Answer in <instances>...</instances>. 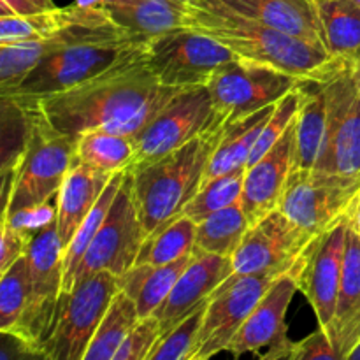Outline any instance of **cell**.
Segmentation results:
<instances>
[{
  "label": "cell",
  "instance_id": "obj_51",
  "mask_svg": "<svg viewBox=\"0 0 360 360\" xmlns=\"http://www.w3.org/2000/svg\"><path fill=\"white\" fill-rule=\"evenodd\" d=\"M311 2H313V4H315V0H311Z\"/></svg>",
  "mask_w": 360,
  "mask_h": 360
},
{
  "label": "cell",
  "instance_id": "obj_43",
  "mask_svg": "<svg viewBox=\"0 0 360 360\" xmlns=\"http://www.w3.org/2000/svg\"><path fill=\"white\" fill-rule=\"evenodd\" d=\"M53 0H0L2 16H28V14L44 13L55 9Z\"/></svg>",
  "mask_w": 360,
  "mask_h": 360
},
{
  "label": "cell",
  "instance_id": "obj_41",
  "mask_svg": "<svg viewBox=\"0 0 360 360\" xmlns=\"http://www.w3.org/2000/svg\"><path fill=\"white\" fill-rule=\"evenodd\" d=\"M2 245H0V274L6 273L18 259L27 255L32 239L20 229L14 227L7 218L2 217Z\"/></svg>",
  "mask_w": 360,
  "mask_h": 360
},
{
  "label": "cell",
  "instance_id": "obj_36",
  "mask_svg": "<svg viewBox=\"0 0 360 360\" xmlns=\"http://www.w3.org/2000/svg\"><path fill=\"white\" fill-rule=\"evenodd\" d=\"M0 333L9 334L20 322L30 295V267L27 255L0 274Z\"/></svg>",
  "mask_w": 360,
  "mask_h": 360
},
{
  "label": "cell",
  "instance_id": "obj_47",
  "mask_svg": "<svg viewBox=\"0 0 360 360\" xmlns=\"http://www.w3.org/2000/svg\"><path fill=\"white\" fill-rule=\"evenodd\" d=\"M350 360H360V343H359V347L355 348L354 352H352V355H350Z\"/></svg>",
  "mask_w": 360,
  "mask_h": 360
},
{
  "label": "cell",
  "instance_id": "obj_21",
  "mask_svg": "<svg viewBox=\"0 0 360 360\" xmlns=\"http://www.w3.org/2000/svg\"><path fill=\"white\" fill-rule=\"evenodd\" d=\"M327 334L341 360H350L352 352L360 343V234L354 217L348 224L340 295Z\"/></svg>",
  "mask_w": 360,
  "mask_h": 360
},
{
  "label": "cell",
  "instance_id": "obj_32",
  "mask_svg": "<svg viewBox=\"0 0 360 360\" xmlns=\"http://www.w3.org/2000/svg\"><path fill=\"white\" fill-rule=\"evenodd\" d=\"M141 315L137 311L136 302L132 301L127 292L118 290L112 297L90 347H88L84 360H112L116 352L120 350L122 343L132 327L139 322Z\"/></svg>",
  "mask_w": 360,
  "mask_h": 360
},
{
  "label": "cell",
  "instance_id": "obj_3",
  "mask_svg": "<svg viewBox=\"0 0 360 360\" xmlns=\"http://www.w3.org/2000/svg\"><path fill=\"white\" fill-rule=\"evenodd\" d=\"M227 122L200 134L153 162L129 169L132 192L146 236L155 234L183 214L200 190L204 174L217 151Z\"/></svg>",
  "mask_w": 360,
  "mask_h": 360
},
{
  "label": "cell",
  "instance_id": "obj_9",
  "mask_svg": "<svg viewBox=\"0 0 360 360\" xmlns=\"http://www.w3.org/2000/svg\"><path fill=\"white\" fill-rule=\"evenodd\" d=\"M238 56L211 35L192 27H181L150 39L144 60L158 83L164 86H207L221 65Z\"/></svg>",
  "mask_w": 360,
  "mask_h": 360
},
{
  "label": "cell",
  "instance_id": "obj_7",
  "mask_svg": "<svg viewBox=\"0 0 360 360\" xmlns=\"http://www.w3.org/2000/svg\"><path fill=\"white\" fill-rule=\"evenodd\" d=\"M320 241L322 238L299 229L278 207L248 229L232 257L234 273L292 276L302 285Z\"/></svg>",
  "mask_w": 360,
  "mask_h": 360
},
{
  "label": "cell",
  "instance_id": "obj_12",
  "mask_svg": "<svg viewBox=\"0 0 360 360\" xmlns=\"http://www.w3.org/2000/svg\"><path fill=\"white\" fill-rule=\"evenodd\" d=\"M224 122L207 86L183 90L137 134L136 158L129 169L157 160Z\"/></svg>",
  "mask_w": 360,
  "mask_h": 360
},
{
  "label": "cell",
  "instance_id": "obj_8",
  "mask_svg": "<svg viewBox=\"0 0 360 360\" xmlns=\"http://www.w3.org/2000/svg\"><path fill=\"white\" fill-rule=\"evenodd\" d=\"M120 290V278L109 271H97L62 292L55 326L39 357L48 360H84L88 347Z\"/></svg>",
  "mask_w": 360,
  "mask_h": 360
},
{
  "label": "cell",
  "instance_id": "obj_46",
  "mask_svg": "<svg viewBox=\"0 0 360 360\" xmlns=\"http://www.w3.org/2000/svg\"><path fill=\"white\" fill-rule=\"evenodd\" d=\"M354 221H355V227H357V231L360 234V200H359L357 211H355V214H354Z\"/></svg>",
  "mask_w": 360,
  "mask_h": 360
},
{
  "label": "cell",
  "instance_id": "obj_11",
  "mask_svg": "<svg viewBox=\"0 0 360 360\" xmlns=\"http://www.w3.org/2000/svg\"><path fill=\"white\" fill-rule=\"evenodd\" d=\"M302 79L267 65L236 58L218 69L207 84L214 109L227 123L278 104Z\"/></svg>",
  "mask_w": 360,
  "mask_h": 360
},
{
  "label": "cell",
  "instance_id": "obj_27",
  "mask_svg": "<svg viewBox=\"0 0 360 360\" xmlns=\"http://www.w3.org/2000/svg\"><path fill=\"white\" fill-rule=\"evenodd\" d=\"M192 255L176 260L165 266L153 264H136L120 278V290L127 292L136 302L141 319L153 315L155 309L164 302L169 292L174 287L176 280L192 260Z\"/></svg>",
  "mask_w": 360,
  "mask_h": 360
},
{
  "label": "cell",
  "instance_id": "obj_33",
  "mask_svg": "<svg viewBox=\"0 0 360 360\" xmlns=\"http://www.w3.org/2000/svg\"><path fill=\"white\" fill-rule=\"evenodd\" d=\"M127 169L125 171H118L109 183L105 185L104 192L98 197V200L95 202V206L91 207L90 213L86 214V218L83 220V224L79 225V229L76 231L74 238L70 239V243L65 248V255H63V266H65V274H63V290L69 292L72 290L74 281H76L77 269L81 266V260H83L84 253L90 248L91 241L97 236V232L101 231L102 224H104L105 217L109 213V207H111L112 200H115L116 193H118L120 186H122L123 179H125Z\"/></svg>",
  "mask_w": 360,
  "mask_h": 360
},
{
  "label": "cell",
  "instance_id": "obj_50",
  "mask_svg": "<svg viewBox=\"0 0 360 360\" xmlns=\"http://www.w3.org/2000/svg\"><path fill=\"white\" fill-rule=\"evenodd\" d=\"M183 2H188V4H192V2H195V0H183Z\"/></svg>",
  "mask_w": 360,
  "mask_h": 360
},
{
  "label": "cell",
  "instance_id": "obj_19",
  "mask_svg": "<svg viewBox=\"0 0 360 360\" xmlns=\"http://www.w3.org/2000/svg\"><path fill=\"white\" fill-rule=\"evenodd\" d=\"M295 171V122L264 157L246 167L241 206L250 224L278 210L288 178Z\"/></svg>",
  "mask_w": 360,
  "mask_h": 360
},
{
  "label": "cell",
  "instance_id": "obj_45",
  "mask_svg": "<svg viewBox=\"0 0 360 360\" xmlns=\"http://www.w3.org/2000/svg\"><path fill=\"white\" fill-rule=\"evenodd\" d=\"M350 65H352V72H354V79H355V84H357V91L360 98V55L357 58L350 60Z\"/></svg>",
  "mask_w": 360,
  "mask_h": 360
},
{
  "label": "cell",
  "instance_id": "obj_24",
  "mask_svg": "<svg viewBox=\"0 0 360 360\" xmlns=\"http://www.w3.org/2000/svg\"><path fill=\"white\" fill-rule=\"evenodd\" d=\"M112 21L130 34L150 41L165 32L186 27L188 2L183 0H125L105 7Z\"/></svg>",
  "mask_w": 360,
  "mask_h": 360
},
{
  "label": "cell",
  "instance_id": "obj_20",
  "mask_svg": "<svg viewBox=\"0 0 360 360\" xmlns=\"http://www.w3.org/2000/svg\"><path fill=\"white\" fill-rule=\"evenodd\" d=\"M350 220L323 236L302 278L301 292L315 309L319 327L326 330L329 329L336 311Z\"/></svg>",
  "mask_w": 360,
  "mask_h": 360
},
{
  "label": "cell",
  "instance_id": "obj_16",
  "mask_svg": "<svg viewBox=\"0 0 360 360\" xmlns=\"http://www.w3.org/2000/svg\"><path fill=\"white\" fill-rule=\"evenodd\" d=\"M301 285L295 278H278L232 340L229 354L234 359L253 354L262 360H290L295 341L288 338L287 311Z\"/></svg>",
  "mask_w": 360,
  "mask_h": 360
},
{
  "label": "cell",
  "instance_id": "obj_6",
  "mask_svg": "<svg viewBox=\"0 0 360 360\" xmlns=\"http://www.w3.org/2000/svg\"><path fill=\"white\" fill-rule=\"evenodd\" d=\"M63 255L65 246L58 234L56 220L34 236L27 250L30 295L20 322L7 336L16 340L21 350L37 357L55 326L63 292Z\"/></svg>",
  "mask_w": 360,
  "mask_h": 360
},
{
  "label": "cell",
  "instance_id": "obj_1",
  "mask_svg": "<svg viewBox=\"0 0 360 360\" xmlns=\"http://www.w3.org/2000/svg\"><path fill=\"white\" fill-rule=\"evenodd\" d=\"M144 48L65 91L30 98L55 130L77 136L104 129L136 137L181 88L164 86L148 69Z\"/></svg>",
  "mask_w": 360,
  "mask_h": 360
},
{
  "label": "cell",
  "instance_id": "obj_4",
  "mask_svg": "<svg viewBox=\"0 0 360 360\" xmlns=\"http://www.w3.org/2000/svg\"><path fill=\"white\" fill-rule=\"evenodd\" d=\"M14 97V95H13ZM20 98V97H16ZM30 116L27 150L13 178L4 179V213L7 217L49 202L58 195L77 162V136L53 129L30 98H20Z\"/></svg>",
  "mask_w": 360,
  "mask_h": 360
},
{
  "label": "cell",
  "instance_id": "obj_17",
  "mask_svg": "<svg viewBox=\"0 0 360 360\" xmlns=\"http://www.w3.org/2000/svg\"><path fill=\"white\" fill-rule=\"evenodd\" d=\"M125 37H137V35L118 27L108 14L101 20L74 25L51 37L14 42V44H0V94H13L42 60L69 48V46L86 41H108V39Z\"/></svg>",
  "mask_w": 360,
  "mask_h": 360
},
{
  "label": "cell",
  "instance_id": "obj_15",
  "mask_svg": "<svg viewBox=\"0 0 360 360\" xmlns=\"http://www.w3.org/2000/svg\"><path fill=\"white\" fill-rule=\"evenodd\" d=\"M278 278L274 274L234 273L225 280L207 302L193 360H207L227 352L250 313Z\"/></svg>",
  "mask_w": 360,
  "mask_h": 360
},
{
  "label": "cell",
  "instance_id": "obj_49",
  "mask_svg": "<svg viewBox=\"0 0 360 360\" xmlns=\"http://www.w3.org/2000/svg\"><path fill=\"white\" fill-rule=\"evenodd\" d=\"M352 2H354V4H357V6L360 7V0H352Z\"/></svg>",
  "mask_w": 360,
  "mask_h": 360
},
{
  "label": "cell",
  "instance_id": "obj_42",
  "mask_svg": "<svg viewBox=\"0 0 360 360\" xmlns=\"http://www.w3.org/2000/svg\"><path fill=\"white\" fill-rule=\"evenodd\" d=\"M2 217L7 218L14 227L20 229L25 236L32 239L42 229H46L56 220V206H49V202H46L42 206L20 211V213H14L11 217H7V214H2Z\"/></svg>",
  "mask_w": 360,
  "mask_h": 360
},
{
  "label": "cell",
  "instance_id": "obj_29",
  "mask_svg": "<svg viewBox=\"0 0 360 360\" xmlns=\"http://www.w3.org/2000/svg\"><path fill=\"white\" fill-rule=\"evenodd\" d=\"M322 41L327 51L340 60L360 55V7L352 0H315Z\"/></svg>",
  "mask_w": 360,
  "mask_h": 360
},
{
  "label": "cell",
  "instance_id": "obj_30",
  "mask_svg": "<svg viewBox=\"0 0 360 360\" xmlns=\"http://www.w3.org/2000/svg\"><path fill=\"white\" fill-rule=\"evenodd\" d=\"M136 150V137L112 130H88L77 139V160L109 176L129 169Z\"/></svg>",
  "mask_w": 360,
  "mask_h": 360
},
{
  "label": "cell",
  "instance_id": "obj_10",
  "mask_svg": "<svg viewBox=\"0 0 360 360\" xmlns=\"http://www.w3.org/2000/svg\"><path fill=\"white\" fill-rule=\"evenodd\" d=\"M148 41L139 37L86 41L69 46L42 60L23 83L13 91L20 98H41L65 91L122 62L125 56L143 48Z\"/></svg>",
  "mask_w": 360,
  "mask_h": 360
},
{
  "label": "cell",
  "instance_id": "obj_37",
  "mask_svg": "<svg viewBox=\"0 0 360 360\" xmlns=\"http://www.w3.org/2000/svg\"><path fill=\"white\" fill-rule=\"evenodd\" d=\"M207 302L190 313L174 329L164 334L153 347V350L150 352L148 360H193Z\"/></svg>",
  "mask_w": 360,
  "mask_h": 360
},
{
  "label": "cell",
  "instance_id": "obj_40",
  "mask_svg": "<svg viewBox=\"0 0 360 360\" xmlns=\"http://www.w3.org/2000/svg\"><path fill=\"white\" fill-rule=\"evenodd\" d=\"M290 360H341L340 352L334 348L330 336L326 329L309 334L301 341H295Z\"/></svg>",
  "mask_w": 360,
  "mask_h": 360
},
{
  "label": "cell",
  "instance_id": "obj_18",
  "mask_svg": "<svg viewBox=\"0 0 360 360\" xmlns=\"http://www.w3.org/2000/svg\"><path fill=\"white\" fill-rule=\"evenodd\" d=\"M234 274L232 257L213 255V253H193L192 260L176 280L153 316L160 323L162 333L167 334L190 313L206 304L218 287Z\"/></svg>",
  "mask_w": 360,
  "mask_h": 360
},
{
  "label": "cell",
  "instance_id": "obj_23",
  "mask_svg": "<svg viewBox=\"0 0 360 360\" xmlns=\"http://www.w3.org/2000/svg\"><path fill=\"white\" fill-rule=\"evenodd\" d=\"M234 13L323 46L315 6L295 0H218ZM326 48V46H323Z\"/></svg>",
  "mask_w": 360,
  "mask_h": 360
},
{
  "label": "cell",
  "instance_id": "obj_38",
  "mask_svg": "<svg viewBox=\"0 0 360 360\" xmlns=\"http://www.w3.org/2000/svg\"><path fill=\"white\" fill-rule=\"evenodd\" d=\"M302 101H304V81H302L295 90H292L290 94H287L280 102H278L273 115L269 116L267 123L264 125L262 132H260L259 139H257L255 146H253L248 165H252L253 162H257L260 157H264V155L283 137V134L290 129V125L295 122V118H297Z\"/></svg>",
  "mask_w": 360,
  "mask_h": 360
},
{
  "label": "cell",
  "instance_id": "obj_31",
  "mask_svg": "<svg viewBox=\"0 0 360 360\" xmlns=\"http://www.w3.org/2000/svg\"><path fill=\"white\" fill-rule=\"evenodd\" d=\"M252 227L241 202L217 211L197 224L193 253L234 257L236 250Z\"/></svg>",
  "mask_w": 360,
  "mask_h": 360
},
{
  "label": "cell",
  "instance_id": "obj_39",
  "mask_svg": "<svg viewBox=\"0 0 360 360\" xmlns=\"http://www.w3.org/2000/svg\"><path fill=\"white\" fill-rule=\"evenodd\" d=\"M162 336L164 333L160 329V323L153 315L139 319L112 360H148V355Z\"/></svg>",
  "mask_w": 360,
  "mask_h": 360
},
{
  "label": "cell",
  "instance_id": "obj_13",
  "mask_svg": "<svg viewBox=\"0 0 360 360\" xmlns=\"http://www.w3.org/2000/svg\"><path fill=\"white\" fill-rule=\"evenodd\" d=\"M146 238V231L134 200L132 174L127 169L125 179L109 207L108 217L81 260L76 281L97 271H109L116 276H122L130 267L136 266L137 255Z\"/></svg>",
  "mask_w": 360,
  "mask_h": 360
},
{
  "label": "cell",
  "instance_id": "obj_28",
  "mask_svg": "<svg viewBox=\"0 0 360 360\" xmlns=\"http://www.w3.org/2000/svg\"><path fill=\"white\" fill-rule=\"evenodd\" d=\"M327 130L323 83L304 81V101L295 118V169H315Z\"/></svg>",
  "mask_w": 360,
  "mask_h": 360
},
{
  "label": "cell",
  "instance_id": "obj_2",
  "mask_svg": "<svg viewBox=\"0 0 360 360\" xmlns=\"http://www.w3.org/2000/svg\"><path fill=\"white\" fill-rule=\"evenodd\" d=\"M186 27L214 37L238 58L283 70L302 81L323 83L348 62L333 56L323 46L241 16L218 0L188 4Z\"/></svg>",
  "mask_w": 360,
  "mask_h": 360
},
{
  "label": "cell",
  "instance_id": "obj_34",
  "mask_svg": "<svg viewBox=\"0 0 360 360\" xmlns=\"http://www.w3.org/2000/svg\"><path fill=\"white\" fill-rule=\"evenodd\" d=\"M195 221L181 214L164 229L144 239L136 264L165 266L186 255H192L193 246H195Z\"/></svg>",
  "mask_w": 360,
  "mask_h": 360
},
{
  "label": "cell",
  "instance_id": "obj_22",
  "mask_svg": "<svg viewBox=\"0 0 360 360\" xmlns=\"http://www.w3.org/2000/svg\"><path fill=\"white\" fill-rule=\"evenodd\" d=\"M112 176L95 171L79 160L70 169L56 195V227L65 248Z\"/></svg>",
  "mask_w": 360,
  "mask_h": 360
},
{
  "label": "cell",
  "instance_id": "obj_5",
  "mask_svg": "<svg viewBox=\"0 0 360 360\" xmlns=\"http://www.w3.org/2000/svg\"><path fill=\"white\" fill-rule=\"evenodd\" d=\"M360 174L322 169H295L288 178L280 210L308 234L323 238L355 214Z\"/></svg>",
  "mask_w": 360,
  "mask_h": 360
},
{
  "label": "cell",
  "instance_id": "obj_35",
  "mask_svg": "<svg viewBox=\"0 0 360 360\" xmlns=\"http://www.w3.org/2000/svg\"><path fill=\"white\" fill-rule=\"evenodd\" d=\"M245 172L246 169H238V171L211 179L186 204L183 214L199 224L210 214L239 202L243 195V185H245Z\"/></svg>",
  "mask_w": 360,
  "mask_h": 360
},
{
  "label": "cell",
  "instance_id": "obj_48",
  "mask_svg": "<svg viewBox=\"0 0 360 360\" xmlns=\"http://www.w3.org/2000/svg\"><path fill=\"white\" fill-rule=\"evenodd\" d=\"M295 2H301V4H309V6H315V4H313L311 0H295Z\"/></svg>",
  "mask_w": 360,
  "mask_h": 360
},
{
  "label": "cell",
  "instance_id": "obj_44",
  "mask_svg": "<svg viewBox=\"0 0 360 360\" xmlns=\"http://www.w3.org/2000/svg\"><path fill=\"white\" fill-rule=\"evenodd\" d=\"M120 2H125V0H74V4L81 7H94V9H105V7L116 6Z\"/></svg>",
  "mask_w": 360,
  "mask_h": 360
},
{
  "label": "cell",
  "instance_id": "obj_14",
  "mask_svg": "<svg viewBox=\"0 0 360 360\" xmlns=\"http://www.w3.org/2000/svg\"><path fill=\"white\" fill-rule=\"evenodd\" d=\"M327 130L315 169L360 174V98L350 62L323 81Z\"/></svg>",
  "mask_w": 360,
  "mask_h": 360
},
{
  "label": "cell",
  "instance_id": "obj_25",
  "mask_svg": "<svg viewBox=\"0 0 360 360\" xmlns=\"http://www.w3.org/2000/svg\"><path fill=\"white\" fill-rule=\"evenodd\" d=\"M108 16L104 9L81 7L70 4L67 7H55L44 13L28 14V16H2L0 18V44H14V42L37 41V39L51 37L65 28L77 23L101 20Z\"/></svg>",
  "mask_w": 360,
  "mask_h": 360
},
{
  "label": "cell",
  "instance_id": "obj_26",
  "mask_svg": "<svg viewBox=\"0 0 360 360\" xmlns=\"http://www.w3.org/2000/svg\"><path fill=\"white\" fill-rule=\"evenodd\" d=\"M274 108H276V104L260 109V111L253 112V115L246 116L239 122L229 123L227 130H225L224 137H221L220 144H218L217 151L213 153V158L207 165L202 186L218 176L248 167L253 146H255L269 116L273 115Z\"/></svg>",
  "mask_w": 360,
  "mask_h": 360
}]
</instances>
